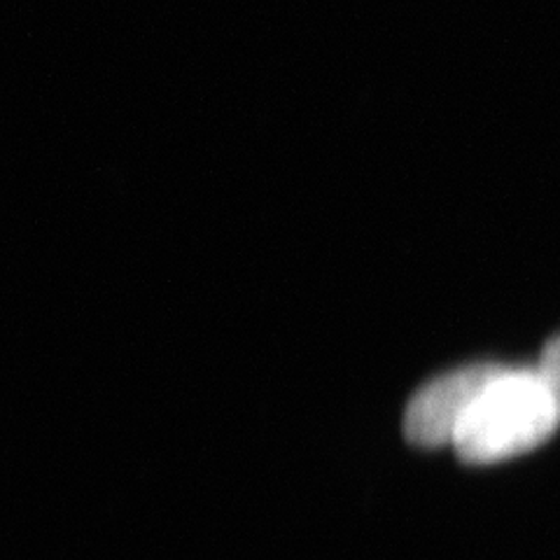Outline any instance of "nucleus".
I'll use <instances>...</instances> for the list:
<instances>
[{"mask_svg": "<svg viewBox=\"0 0 560 560\" xmlns=\"http://www.w3.org/2000/svg\"><path fill=\"white\" fill-rule=\"evenodd\" d=\"M560 425V390L539 366H500L453 440L458 458L493 465L545 444Z\"/></svg>", "mask_w": 560, "mask_h": 560, "instance_id": "1", "label": "nucleus"}, {"mask_svg": "<svg viewBox=\"0 0 560 560\" xmlns=\"http://www.w3.org/2000/svg\"><path fill=\"white\" fill-rule=\"evenodd\" d=\"M502 364H465L432 378L420 388L405 411L407 440L420 448L453 446L455 434L475 405L486 383L500 372Z\"/></svg>", "mask_w": 560, "mask_h": 560, "instance_id": "2", "label": "nucleus"}, {"mask_svg": "<svg viewBox=\"0 0 560 560\" xmlns=\"http://www.w3.org/2000/svg\"><path fill=\"white\" fill-rule=\"evenodd\" d=\"M539 370L545 374L556 388L560 390V337L551 339L545 350H541V358H539Z\"/></svg>", "mask_w": 560, "mask_h": 560, "instance_id": "3", "label": "nucleus"}]
</instances>
